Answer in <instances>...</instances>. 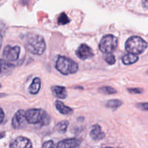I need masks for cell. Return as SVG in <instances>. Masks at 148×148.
<instances>
[{"label":"cell","instance_id":"cell-16","mask_svg":"<svg viewBox=\"0 0 148 148\" xmlns=\"http://www.w3.org/2000/svg\"><path fill=\"white\" fill-rule=\"evenodd\" d=\"M99 92H101V93L103 94H107V95H112V94L116 93L117 91L114 89V88L110 86H106L103 87V88H101L99 90Z\"/></svg>","mask_w":148,"mask_h":148},{"label":"cell","instance_id":"cell-19","mask_svg":"<svg viewBox=\"0 0 148 148\" xmlns=\"http://www.w3.org/2000/svg\"><path fill=\"white\" fill-rule=\"evenodd\" d=\"M69 19L65 13H62L58 17V23L59 25H66L69 23Z\"/></svg>","mask_w":148,"mask_h":148},{"label":"cell","instance_id":"cell-8","mask_svg":"<svg viewBox=\"0 0 148 148\" xmlns=\"http://www.w3.org/2000/svg\"><path fill=\"white\" fill-rule=\"evenodd\" d=\"M76 54L77 57L82 60L92 57L94 55L91 48L85 43H82L78 47L77 50L76 51Z\"/></svg>","mask_w":148,"mask_h":148},{"label":"cell","instance_id":"cell-11","mask_svg":"<svg viewBox=\"0 0 148 148\" xmlns=\"http://www.w3.org/2000/svg\"><path fill=\"white\" fill-rule=\"evenodd\" d=\"M90 135L94 140H101L105 137V134L101 130V127L98 124H95L91 129Z\"/></svg>","mask_w":148,"mask_h":148},{"label":"cell","instance_id":"cell-26","mask_svg":"<svg viewBox=\"0 0 148 148\" xmlns=\"http://www.w3.org/2000/svg\"><path fill=\"white\" fill-rule=\"evenodd\" d=\"M4 111H3V110L1 109V123H2L3 121H4Z\"/></svg>","mask_w":148,"mask_h":148},{"label":"cell","instance_id":"cell-22","mask_svg":"<svg viewBox=\"0 0 148 148\" xmlns=\"http://www.w3.org/2000/svg\"><path fill=\"white\" fill-rule=\"evenodd\" d=\"M127 90L131 93L134 94H140L143 92V90L141 88H129Z\"/></svg>","mask_w":148,"mask_h":148},{"label":"cell","instance_id":"cell-21","mask_svg":"<svg viewBox=\"0 0 148 148\" xmlns=\"http://www.w3.org/2000/svg\"><path fill=\"white\" fill-rule=\"evenodd\" d=\"M1 73H4V71H7L8 69H11L12 68L14 67L12 64L9 63V62H5L4 60H1Z\"/></svg>","mask_w":148,"mask_h":148},{"label":"cell","instance_id":"cell-3","mask_svg":"<svg viewBox=\"0 0 148 148\" xmlns=\"http://www.w3.org/2000/svg\"><path fill=\"white\" fill-rule=\"evenodd\" d=\"M147 47V42L139 36H132L127 40L125 49L129 53L140 54L143 53Z\"/></svg>","mask_w":148,"mask_h":148},{"label":"cell","instance_id":"cell-7","mask_svg":"<svg viewBox=\"0 0 148 148\" xmlns=\"http://www.w3.org/2000/svg\"><path fill=\"white\" fill-rule=\"evenodd\" d=\"M26 121L27 120L25 117V111L19 110L12 119V126L14 129H20L25 124Z\"/></svg>","mask_w":148,"mask_h":148},{"label":"cell","instance_id":"cell-1","mask_svg":"<svg viewBox=\"0 0 148 148\" xmlns=\"http://www.w3.org/2000/svg\"><path fill=\"white\" fill-rule=\"evenodd\" d=\"M27 122L29 124H40L41 125H48L50 122V117L47 113L41 109H30L25 111Z\"/></svg>","mask_w":148,"mask_h":148},{"label":"cell","instance_id":"cell-2","mask_svg":"<svg viewBox=\"0 0 148 148\" xmlns=\"http://www.w3.org/2000/svg\"><path fill=\"white\" fill-rule=\"evenodd\" d=\"M56 68L62 75H67L76 73L78 70V64L69 58L59 56L56 62Z\"/></svg>","mask_w":148,"mask_h":148},{"label":"cell","instance_id":"cell-6","mask_svg":"<svg viewBox=\"0 0 148 148\" xmlns=\"http://www.w3.org/2000/svg\"><path fill=\"white\" fill-rule=\"evenodd\" d=\"M20 53V48L19 46H7L3 51V57L8 62H14L17 60Z\"/></svg>","mask_w":148,"mask_h":148},{"label":"cell","instance_id":"cell-20","mask_svg":"<svg viewBox=\"0 0 148 148\" xmlns=\"http://www.w3.org/2000/svg\"><path fill=\"white\" fill-rule=\"evenodd\" d=\"M105 60L108 64L113 65L115 64L116 62V59L115 56L112 54V53H106V55L105 56Z\"/></svg>","mask_w":148,"mask_h":148},{"label":"cell","instance_id":"cell-12","mask_svg":"<svg viewBox=\"0 0 148 148\" xmlns=\"http://www.w3.org/2000/svg\"><path fill=\"white\" fill-rule=\"evenodd\" d=\"M52 92L56 97L59 98H66L67 96V92L66 88L62 86H53L51 88Z\"/></svg>","mask_w":148,"mask_h":148},{"label":"cell","instance_id":"cell-5","mask_svg":"<svg viewBox=\"0 0 148 148\" xmlns=\"http://www.w3.org/2000/svg\"><path fill=\"white\" fill-rule=\"evenodd\" d=\"M118 46V39L113 35H106L101 39L99 49L102 53H113Z\"/></svg>","mask_w":148,"mask_h":148},{"label":"cell","instance_id":"cell-9","mask_svg":"<svg viewBox=\"0 0 148 148\" xmlns=\"http://www.w3.org/2000/svg\"><path fill=\"white\" fill-rule=\"evenodd\" d=\"M10 147L12 148H29L32 147V144L28 139L23 137H19L10 144Z\"/></svg>","mask_w":148,"mask_h":148},{"label":"cell","instance_id":"cell-4","mask_svg":"<svg viewBox=\"0 0 148 148\" xmlns=\"http://www.w3.org/2000/svg\"><path fill=\"white\" fill-rule=\"evenodd\" d=\"M25 46L28 51L36 55H41L46 49V44L43 38L41 36L37 35L27 38Z\"/></svg>","mask_w":148,"mask_h":148},{"label":"cell","instance_id":"cell-18","mask_svg":"<svg viewBox=\"0 0 148 148\" xmlns=\"http://www.w3.org/2000/svg\"><path fill=\"white\" fill-rule=\"evenodd\" d=\"M68 125H69V122L66 121H63L59 122V124L56 125V129H57L58 132L59 133H64L66 132V130H67Z\"/></svg>","mask_w":148,"mask_h":148},{"label":"cell","instance_id":"cell-23","mask_svg":"<svg viewBox=\"0 0 148 148\" xmlns=\"http://www.w3.org/2000/svg\"><path fill=\"white\" fill-rule=\"evenodd\" d=\"M137 106L140 109L148 111V103H141L137 104Z\"/></svg>","mask_w":148,"mask_h":148},{"label":"cell","instance_id":"cell-24","mask_svg":"<svg viewBox=\"0 0 148 148\" xmlns=\"http://www.w3.org/2000/svg\"><path fill=\"white\" fill-rule=\"evenodd\" d=\"M56 147V145H55L54 143H53V141L46 142V143L43 145V147Z\"/></svg>","mask_w":148,"mask_h":148},{"label":"cell","instance_id":"cell-17","mask_svg":"<svg viewBox=\"0 0 148 148\" xmlns=\"http://www.w3.org/2000/svg\"><path fill=\"white\" fill-rule=\"evenodd\" d=\"M122 105V102L119 100H111L106 103V106L110 108H118Z\"/></svg>","mask_w":148,"mask_h":148},{"label":"cell","instance_id":"cell-15","mask_svg":"<svg viewBox=\"0 0 148 148\" xmlns=\"http://www.w3.org/2000/svg\"><path fill=\"white\" fill-rule=\"evenodd\" d=\"M40 84H41V81H40V78H34L31 85H30V88H29V92L31 94H33V95L37 94L39 92V90H40Z\"/></svg>","mask_w":148,"mask_h":148},{"label":"cell","instance_id":"cell-13","mask_svg":"<svg viewBox=\"0 0 148 148\" xmlns=\"http://www.w3.org/2000/svg\"><path fill=\"white\" fill-rule=\"evenodd\" d=\"M56 108L58 110L59 112H60L61 114H64V115H68V114H71L73 112V110L72 109L69 107L66 106L62 102L59 101H56Z\"/></svg>","mask_w":148,"mask_h":148},{"label":"cell","instance_id":"cell-25","mask_svg":"<svg viewBox=\"0 0 148 148\" xmlns=\"http://www.w3.org/2000/svg\"><path fill=\"white\" fill-rule=\"evenodd\" d=\"M142 5L146 10H148V0H143L142 1Z\"/></svg>","mask_w":148,"mask_h":148},{"label":"cell","instance_id":"cell-14","mask_svg":"<svg viewBox=\"0 0 148 148\" xmlns=\"http://www.w3.org/2000/svg\"><path fill=\"white\" fill-rule=\"evenodd\" d=\"M138 59L139 57L137 55L134 54V53H129L127 54H125L123 56L122 62L124 64L130 65L137 62L138 61Z\"/></svg>","mask_w":148,"mask_h":148},{"label":"cell","instance_id":"cell-10","mask_svg":"<svg viewBox=\"0 0 148 148\" xmlns=\"http://www.w3.org/2000/svg\"><path fill=\"white\" fill-rule=\"evenodd\" d=\"M81 141L78 139L72 138V139H66L62 141L59 142L56 145L57 147H76L80 145Z\"/></svg>","mask_w":148,"mask_h":148}]
</instances>
